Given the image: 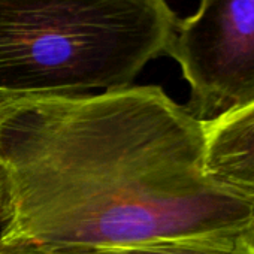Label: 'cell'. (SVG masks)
I'll return each instance as SVG.
<instances>
[{
    "mask_svg": "<svg viewBox=\"0 0 254 254\" xmlns=\"http://www.w3.org/2000/svg\"><path fill=\"white\" fill-rule=\"evenodd\" d=\"M205 129L160 85L0 100V242L108 250L254 229L203 171Z\"/></svg>",
    "mask_w": 254,
    "mask_h": 254,
    "instance_id": "cell-1",
    "label": "cell"
},
{
    "mask_svg": "<svg viewBox=\"0 0 254 254\" xmlns=\"http://www.w3.org/2000/svg\"><path fill=\"white\" fill-rule=\"evenodd\" d=\"M178 20L168 0H0V100L129 87Z\"/></svg>",
    "mask_w": 254,
    "mask_h": 254,
    "instance_id": "cell-2",
    "label": "cell"
},
{
    "mask_svg": "<svg viewBox=\"0 0 254 254\" xmlns=\"http://www.w3.org/2000/svg\"><path fill=\"white\" fill-rule=\"evenodd\" d=\"M190 87L184 105L199 121L254 102V0H200L180 18L166 50Z\"/></svg>",
    "mask_w": 254,
    "mask_h": 254,
    "instance_id": "cell-3",
    "label": "cell"
},
{
    "mask_svg": "<svg viewBox=\"0 0 254 254\" xmlns=\"http://www.w3.org/2000/svg\"><path fill=\"white\" fill-rule=\"evenodd\" d=\"M205 175L254 203V102L203 121Z\"/></svg>",
    "mask_w": 254,
    "mask_h": 254,
    "instance_id": "cell-4",
    "label": "cell"
},
{
    "mask_svg": "<svg viewBox=\"0 0 254 254\" xmlns=\"http://www.w3.org/2000/svg\"><path fill=\"white\" fill-rule=\"evenodd\" d=\"M93 251L96 254H254V229Z\"/></svg>",
    "mask_w": 254,
    "mask_h": 254,
    "instance_id": "cell-5",
    "label": "cell"
}]
</instances>
